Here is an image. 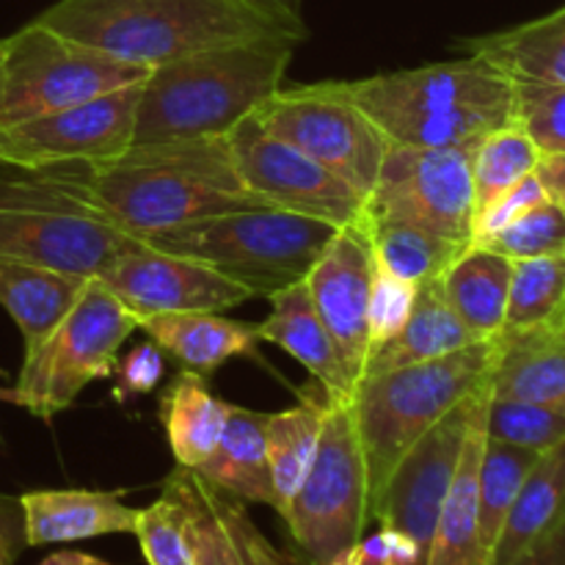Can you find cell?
I'll list each match as a JSON object with an SVG mask.
<instances>
[{
  "label": "cell",
  "instance_id": "41",
  "mask_svg": "<svg viewBox=\"0 0 565 565\" xmlns=\"http://www.w3.org/2000/svg\"><path fill=\"white\" fill-rule=\"evenodd\" d=\"M544 199H550L546 196L544 185H541L539 177L530 174L527 180H522L516 188H511L508 193H502L497 202H491L489 207H486L483 213L475 218V243L489 241L491 235H497L500 230H505L508 224H513L519 215H524L527 210H533L535 204H541Z\"/></svg>",
  "mask_w": 565,
  "mask_h": 565
},
{
  "label": "cell",
  "instance_id": "20",
  "mask_svg": "<svg viewBox=\"0 0 565 565\" xmlns=\"http://www.w3.org/2000/svg\"><path fill=\"white\" fill-rule=\"evenodd\" d=\"M270 312L257 323V340L290 353L331 397H351L353 381L342 364L334 337L320 320L303 281L268 298Z\"/></svg>",
  "mask_w": 565,
  "mask_h": 565
},
{
  "label": "cell",
  "instance_id": "6",
  "mask_svg": "<svg viewBox=\"0 0 565 565\" xmlns=\"http://www.w3.org/2000/svg\"><path fill=\"white\" fill-rule=\"evenodd\" d=\"M491 359L494 340H483L434 362L359 381L351 392V408L367 463L370 508L403 456L486 384Z\"/></svg>",
  "mask_w": 565,
  "mask_h": 565
},
{
  "label": "cell",
  "instance_id": "47",
  "mask_svg": "<svg viewBox=\"0 0 565 565\" xmlns=\"http://www.w3.org/2000/svg\"><path fill=\"white\" fill-rule=\"evenodd\" d=\"M0 403H11V406H20V395H17V390H6V386H0Z\"/></svg>",
  "mask_w": 565,
  "mask_h": 565
},
{
  "label": "cell",
  "instance_id": "33",
  "mask_svg": "<svg viewBox=\"0 0 565 565\" xmlns=\"http://www.w3.org/2000/svg\"><path fill=\"white\" fill-rule=\"evenodd\" d=\"M541 149L533 138L519 127V121L500 127L480 138L472 152V185H475V218L491 202L516 188L519 182L535 174Z\"/></svg>",
  "mask_w": 565,
  "mask_h": 565
},
{
  "label": "cell",
  "instance_id": "10",
  "mask_svg": "<svg viewBox=\"0 0 565 565\" xmlns=\"http://www.w3.org/2000/svg\"><path fill=\"white\" fill-rule=\"evenodd\" d=\"M136 329V318L110 296L108 287L88 279L58 326L25 351L14 386L20 406L47 423L66 412L88 384L114 375L119 348Z\"/></svg>",
  "mask_w": 565,
  "mask_h": 565
},
{
  "label": "cell",
  "instance_id": "18",
  "mask_svg": "<svg viewBox=\"0 0 565 565\" xmlns=\"http://www.w3.org/2000/svg\"><path fill=\"white\" fill-rule=\"evenodd\" d=\"M491 397L565 414V315L527 331H500L489 370Z\"/></svg>",
  "mask_w": 565,
  "mask_h": 565
},
{
  "label": "cell",
  "instance_id": "9",
  "mask_svg": "<svg viewBox=\"0 0 565 565\" xmlns=\"http://www.w3.org/2000/svg\"><path fill=\"white\" fill-rule=\"evenodd\" d=\"M149 70L28 22L0 39V130L143 81Z\"/></svg>",
  "mask_w": 565,
  "mask_h": 565
},
{
  "label": "cell",
  "instance_id": "12",
  "mask_svg": "<svg viewBox=\"0 0 565 565\" xmlns=\"http://www.w3.org/2000/svg\"><path fill=\"white\" fill-rule=\"evenodd\" d=\"M390 147L373 191L364 196L367 224H408L469 248L475 243L472 152Z\"/></svg>",
  "mask_w": 565,
  "mask_h": 565
},
{
  "label": "cell",
  "instance_id": "28",
  "mask_svg": "<svg viewBox=\"0 0 565 565\" xmlns=\"http://www.w3.org/2000/svg\"><path fill=\"white\" fill-rule=\"evenodd\" d=\"M329 397V392L315 381L307 395L301 392L298 406L265 417V445H268L270 480H274L276 497L274 511L279 516L307 478L315 456H318Z\"/></svg>",
  "mask_w": 565,
  "mask_h": 565
},
{
  "label": "cell",
  "instance_id": "24",
  "mask_svg": "<svg viewBox=\"0 0 565 565\" xmlns=\"http://www.w3.org/2000/svg\"><path fill=\"white\" fill-rule=\"evenodd\" d=\"M265 417L268 414L232 406L218 447L193 472L246 505L274 508L276 497L274 480H270L268 445H265Z\"/></svg>",
  "mask_w": 565,
  "mask_h": 565
},
{
  "label": "cell",
  "instance_id": "31",
  "mask_svg": "<svg viewBox=\"0 0 565 565\" xmlns=\"http://www.w3.org/2000/svg\"><path fill=\"white\" fill-rule=\"evenodd\" d=\"M539 458L541 452L486 436L478 475V533L483 565L491 563L497 541H500L502 527L508 522V513H511L519 489H522L524 478Z\"/></svg>",
  "mask_w": 565,
  "mask_h": 565
},
{
  "label": "cell",
  "instance_id": "8",
  "mask_svg": "<svg viewBox=\"0 0 565 565\" xmlns=\"http://www.w3.org/2000/svg\"><path fill=\"white\" fill-rule=\"evenodd\" d=\"M296 565H337L370 524V480L351 397H329L318 456L281 511Z\"/></svg>",
  "mask_w": 565,
  "mask_h": 565
},
{
  "label": "cell",
  "instance_id": "4",
  "mask_svg": "<svg viewBox=\"0 0 565 565\" xmlns=\"http://www.w3.org/2000/svg\"><path fill=\"white\" fill-rule=\"evenodd\" d=\"M36 22L143 70L196 50L287 33L243 0H58Z\"/></svg>",
  "mask_w": 565,
  "mask_h": 565
},
{
  "label": "cell",
  "instance_id": "22",
  "mask_svg": "<svg viewBox=\"0 0 565 565\" xmlns=\"http://www.w3.org/2000/svg\"><path fill=\"white\" fill-rule=\"evenodd\" d=\"M138 329L163 353L174 356L182 370L213 375L235 356H252L257 329L221 312H169L152 315Z\"/></svg>",
  "mask_w": 565,
  "mask_h": 565
},
{
  "label": "cell",
  "instance_id": "42",
  "mask_svg": "<svg viewBox=\"0 0 565 565\" xmlns=\"http://www.w3.org/2000/svg\"><path fill=\"white\" fill-rule=\"evenodd\" d=\"M511 565H565V513L544 535L519 552Z\"/></svg>",
  "mask_w": 565,
  "mask_h": 565
},
{
  "label": "cell",
  "instance_id": "25",
  "mask_svg": "<svg viewBox=\"0 0 565 565\" xmlns=\"http://www.w3.org/2000/svg\"><path fill=\"white\" fill-rule=\"evenodd\" d=\"M158 412L177 467L199 469L218 447L232 403L215 397L204 375L182 370L160 395Z\"/></svg>",
  "mask_w": 565,
  "mask_h": 565
},
{
  "label": "cell",
  "instance_id": "16",
  "mask_svg": "<svg viewBox=\"0 0 565 565\" xmlns=\"http://www.w3.org/2000/svg\"><path fill=\"white\" fill-rule=\"evenodd\" d=\"M373 276L375 252L367 226H342L303 279L320 320L334 337L353 390L370 356L367 312Z\"/></svg>",
  "mask_w": 565,
  "mask_h": 565
},
{
  "label": "cell",
  "instance_id": "35",
  "mask_svg": "<svg viewBox=\"0 0 565 565\" xmlns=\"http://www.w3.org/2000/svg\"><path fill=\"white\" fill-rule=\"evenodd\" d=\"M132 535L138 539L147 565H193L191 511L169 478L163 483V494L138 511Z\"/></svg>",
  "mask_w": 565,
  "mask_h": 565
},
{
  "label": "cell",
  "instance_id": "19",
  "mask_svg": "<svg viewBox=\"0 0 565 565\" xmlns=\"http://www.w3.org/2000/svg\"><path fill=\"white\" fill-rule=\"evenodd\" d=\"M20 511L25 546L132 533L138 519V508L127 505L125 491H28L20 497Z\"/></svg>",
  "mask_w": 565,
  "mask_h": 565
},
{
  "label": "cell",
  "instance_id": "2",
  "mask_svg": "<svg viewBox=\"0 0 565 565\" xmlns=\"http://www.w3.org/2000/svg\"><path fill=\"white\" fill-rule=\"evenodd\" d=\"M290 33L196 50L149 70L136 108L132 147L182 138L230 136L287 75Z\"/></svg>",
  "mask_w": 565,
  "mask_h": 565
},
{
  "label": "cell",
  "instance_id": "32",
  "mask_svg": "<svg viewBox=\"0 0 565 565\" xmlns=\"http://www.w3.org/2000/svg\"><path fill=\"white\" fill-rule=\"evenodd\" d=\"M373 243L375 263L408 285L419 287L430 279H441L445 270L467 248L439 235L408 224H364Z\"/></svg>",
  "mask_w": 565,
  "mask_h": 565
},
{
  "label": "cell",
  "instance_id": "7",
  "mask_svg": "<svg viewBox=\"0 0 565 565\" xmlns=\"http://www.w3.org/2000/svg\"><path fill=\"white\" fill-rule=\"evenodd\" d=\"M334 235L337 226L323 221L276 207H252L188 221L143 243L207 265L215 274L246 287L254 298H270L307 279Z\"/></svg>",
  "mask_w": 565,
  "mask_h": 565
},
{
  "label": "cell",
  "instance_id": "11",
  "mask_svg": "<svg viewBox=\"0 0 565 565\" xmlns=\"http://www.w3.org/2000/svg\"><path fill=\"white\" fill-rule=\"evenodd\" d=\"M252 116L270 136L323 163L362 196L373 191L390 143L342 81L281 86Z\"/></svg>",
  "mask_w": 565,
  "mask_h": 565
},
{
  "label": "cell",
  "instance_id": "26",
  "mask_svg": "<svg viewBox=\"0 0 565 565\" xmlns=\"http://www.w3.org/2000/svg\"><path fill=\"white\" fill-rule=\"evenodd\" d=\"M88 279L0 257V307L20 329L25 351L36 348L81 298Z\"/></svg>",
  "mask_w": 565,
  "mask_h": 565
},
{
  "label": "cell",
  "instance_id": "3",
  "mask_svg": "<svg viewBox=\"0 0 565 565\" xmlns=\"http://www.w3.org/2000/svg\"><path fill=\"white\" fill-rule=\"evenodd\" d=\"M342 83L390 147H463L516 121L513 77L472 53Z\"/></svg>",
  "mask_w": 565,
  "mask_h": 565
},
{
  "label": "cell",
  "instance_id": "46",
  "mask_svg": "<svg viewBox=\"0 0 565 565\" xmlns=\"http://www.w3.org/2000/svg\"><path fill=\"white\" fill-rule=\"evenodd\" d=\"M39 565H110L99 557L86 555V552H75V550H64V552H55V555L44 557Z\"/></svg>",
  "mask_w": 565,
  "mask_h": 565
},
{
  "label": "cell",
  "instance_id": "43",
  "mask_svg": "<svg viewBox=\"0 0 565 565\" xmlns=\"http://www.w3.org/2000/svg\"><path fill=\"white\" fill-rule=\"evenodd\" d=\"M243 3L252 6L257 14H263L265 20L274 22V25L281 28V31L307 39V25H303V0H243Z\"/></svg>",
  "mask_w": 565,
  "mask_h": 565
},
{
  "label": "cell",
  "instance_id": "14",
  "mask_svg": "<svg viewBox=\"0 0 565 565\" xmlns=\"http://www.w3.org/2000/svg\"><path fill=\"white\" fill-rule=\"evenodd\" d=\"M141 83L0 130V163L20 169L103 163L132 147Z\"/></svg>",
  "mask_w": 565,
  "mask_h": 565
},
{
  "label": "cell",
  "instance_id": "15",
  "mask_svg": "<svg viewBox=\"0 0 565 565\" xmlns=\"http://www.w3.org/2000/svg\"><path fill=\"white\" fill-rule=\"evenodd\" d=\"M97 279L136 323L169 312H226L254 298L246 287L215 274L207 265L158 252L147 243L116 259Z\"/></svg>",
  "mask_w": 565,
  "mask_h": 565
},
{
  "label": "cell",
  "instance_id": "23",
  "mask_svg": "<svg viewBox=\"0 0 565 565\" xmlns=\"http://www.w3.org/2000/svg\"><path fill=\"white\" fill-rule=\"evenodd\" d=\"M489 381L469 419L461 458L445 497L439 527L430 546L428 565H483L478 533V475L486 445V406H489Z\"/></svg>",
  "mask_w": 565,
  "mask_h": 565
},
{
  "label": "cell",
  "instance_id": "29",
  "mask_svg": "<svg viewBox=\"0 0 565 565\" xmlns=\"http://www.w3.org/2000/svg\"><path fill=\"white\" fill-rule=\"evenodd\" d=\"M513 263L486 246H469L441 276L447 303L478 340H494L505 326Z\"/></svg>",
  "mask_w": 565,
  "mask_h": 565
},
{
  "label": "cell",
  "instance_id": "13",
  "mask_svg": "<svg viewBox=\"0 0 565 565\" xmlns=\"http://www.w3.org/2000/svg\"><path fill=\"white\" fill-rule=\"evenodd\" d=\"M226 138L246 191L268 207L337 230L367 224L362 193L301 149L270 136L254 116H246Z\"/></svg>",
  "mask_w": 565,
  "mask_h": 565
},
{
  "label": "cell",
  "instance_id": "17",
  "mask_svg": "<svg viewBox=\"0 0 565 565\" xmlns=\"http://www.w3.org/2000/svg\"><path fill=\"white\" fill-rule=\"evenodd\" d=\"M191 511L193 565H285L246 511V502L177 467L169 475Z\"/></svg>",
  "mask_w": 565,
  "mask_h": 565
},
{
  "label": "cell",
  "instance_id": "30",
  "mask_svg": "<svg viewBox=\"0 0 565 565\" xmlns=\"http://www.w3.org/2000/svg\"><path fill=\"white\" fill-rule=\"evenodd\" d=\"M565 513V441L552 450L541 452L535 467L524 478L513 502L500 541L494 546L489 565H511L513 557L527 550L539 535Z\"/></svg>",
  "mask_w": 565,
  "mask_h": 565
},
{
  "label": "cell",
  "instance_id": "27",
  "mask_svg": "<svg viewBox=\"0 0 565 565\" xmlns=\"http://www.w3.org/2000/svg\"><path fill=\"white\" fill-rule=\"evenodd\" d=\"M461 47L500 66L513 81L565 83V6L508 31L463 39Z\"/></svg>",
  "mask_w": 565,
  "mask_h": 565
},
{
  "label": "cell",
  "instance_id": "39",
  "mask_svg": "<svg viewBox=\"0 0 565 565\" xmlns=\"http://www.w3.org/2000/svg\"><path fill=\"white\" fill-rule=\"evenodd\" d=\"M414 296H417V287L397 279V276L390 274L384 265L375 263L373 292H370L367 312L370 353L379 351L384 342H390L392 337L403 329V323H406L408 312H412L414 307Z\"/></svg>",
  "mask_w": 565,
  "mask_h": 565
},
{
  "label": "cell",
  "instance_id": "37",
  "mask_svg": "<svg viewBox=\"0 0 565 565\" xmlns=\"http://www.w3.org/2000/svg\"><path fill=\"white\" fill-rule=\"evenodd\" d=\"M475 246L491 248L511 263L557 257V254H565V213L552 199H544L533 210L519 215L505 230L491 235L489 241L475 243Z\"/></svg>",
  "mask_w": 565,
  "mask_h": 565
},
{
  "label": "cell",
  "instance_id": "45",
  "mask_svg": "<svg viewBox=\"0 0 565 565\" xmlns=\"http://www.w3.org/2000/svg\"><path fill=\"white\" fill-rule=\"evenodd\" d=\"M6 502L9 500H0V565H14L25 546V533H22V519L17 522L9 511H3Z\"/></svg>",
  "mask_w": 565,
  "mask_h": 565
},
{
  "label": "cell",
  "instance_id": "1",
  "mask_svg": "<svg viewBox=\"0 0 565 565\" xmlns=\"http://www.w3.org/2000/svg\"><path fill=\"white\" fill-rule=\"evenodd\" d=\"M77 180L138 241L230 210L268 207L243 185L226 136L141 143L114 160L77 163Z\"/></svg>",
  "mask_w": 565,
  "mask_h": 565
},
{
  "label": "cell",
  "instance_id": "44",
  "mask_svg": "<svg viewBox=\"0 0 565 565\" xmlns=\"http://www.w3.org/2000/svg\"><path fill=\"white\" fill-rule=\"evenodd\" d=\"M535 177L544 185L546 196L565 213V154H541Z\"/></svg>",
  "mask_w": 565,
  "mask_h": 565
},
{
  "label": "cell",
  "instance_id": "36",
  "mask_svg": "<svg viewBox=\"0 0 565 565\" xmlns=\"http://www.w3.org/2000/svg\"><path fill=\"white\" fill-rule=\"evenodd\" d=\"M486 436L505 441V445L546 452L565 441V414L555 412V408L535 406V403L489 397V406H486Z\"/></svg>",
  "mask_w": 565,
  "mask_h": 565
},
{
  "label": "cell",
  "instance_id": "21",
  "mask_svg": "<svg viewBox=\"0 0 565 565\" xmlns=\"http://www.w3.org/2000/svg\"><path fill=\"white\" fill-rule=\"evenodd\" d=\"M472 342L483 340H478L463 326L456 309L447 303L441 279H430L417 287L414 307L403 329L390 342H384L379 351L370 353L362 379L390 373V370L412 367V364L434 362V359L450 356V353L461 351V348L472 345Z\"/></svg>",
  "mask_w": 565,
  "mask_h": 565
},
{
  "label": "cell",
  "instance_id": "40",
  "mask_svg": "<svg viewBox=\"0 0 565 565\" xmlns=\"http://www.w3.org/2000/svg\"><path fill=\"white\" fill-rule=\"evenodd\" d=\"M110 379L116 381L114 397L119 403L149 395V392L158 390L160 379H163V351L152 340L141 342L125 359L116 362Z\"/></svg>",
  "mask_w": 565,
  "mask_h": 565
},
{
  "label": "cell",
  "instance_id": "34",
  "mask_svg": "<svg viewBox=\"0 0 565 565\" xmlns=\"http://www.w3.org/2000/svg\"><path fill=\"white\" fill-rule=\"evenodd\" d=\"M565 315V254L519 259L511 270L505 326L502 331H527L555 323Z\"/></svg>",
  "mask_w": 565,
  "mask_h": 565
},
{
  "label": "cell",
  "instance_id": "5",
  "mask_svg": "<svg viewBox=\"0 0 565 565\" xmlns=\"http://www.w3.org/2000/svg\"><path fill=\"white\" fill-rule=\"evenodd\" d=\"M143 241L114 224L77 180V163H0V257L97 279Z\"/></svg>",
  "mask_w": 565,
  "mask_h": 565
},
{
  "label": "cell",
  "instance_id": "38",
  "mask_svg": "<svg viewBox=\"0 0 565 565\" xmlns=\"http://www.w3.org/2000/svg\"><path fill=\"white\" fill-rule=\"evenodd\" d=\"M516 83V121L541 154H565V83Z\"/></svg>",
  "mask_w": 565,
  "mask_h": 565
}]
</instances>
